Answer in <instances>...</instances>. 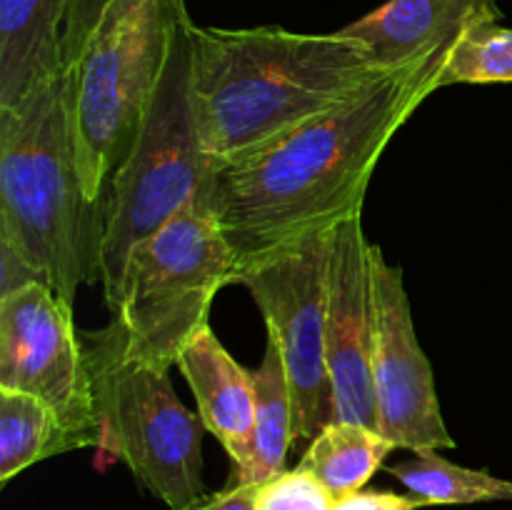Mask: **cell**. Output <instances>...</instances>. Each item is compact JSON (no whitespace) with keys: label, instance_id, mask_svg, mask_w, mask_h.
<instances>
[{"label":"cell","instance_id":"20","mask_svg":"<svg viewBox=\"0 0 512 510\" xmlns=\"http://www.w3.org/2000/svg\"><path fill=\"white\" fill-rule=\"evenodd\" d=\"M335 495L303 465L265 480L255 490V510H333Z\"/></svg>","mask_w":512,"mask_h":510},{"label":"cell","instance_id":"6","mask_svg":"<svg viewBox=\"0 0 512 510\" xmlns=\"http://www.w3.org/2000/svg\"><path fill=\"white\" fill-rule=\"evenodd\" d=\"M190 25L178 30L165 73L148 105L138 140L110 178L103 283L110 313L118 310L125 265L138 243L195 203L210 175V160L198 135L190 85Z\"/></svg>","mask_w":512,"mask_h":510},{"label":"cell","instance_id":"1","mask_svg":"<svg viewBox=\"0 0 512 510\" xmlns=\"http://www.w3.org/2000/svg\"><path fill=\"white\" fill-rule=\"evenodd\" d=\"M440 90L430 68L388 70L340 108L250 158L210 170L198 205L245 263L363 213L390 140Z\"/></svg>","mask_w":512,"mask_h":510},{"label":"cell","instance_id":"2","mask_svg":"<svg viewBox=\"0 0 512 510\" xmlns=\"http://www.w3.org/2000/svg\"><path fill=\"white\" fill-rule=\"evenodd\" d=\"M388 70L360 40L335 33L190 25V85L210 165L260 153L348 103ZM210 168V170H213Z\"/></svg>","mask_w":512,"mask_h":510},{"label":"cell","instance_id":"21","mask_svg":"<svg viewBox=\"0 0 512 510\" xmlns=\"http://www.w3.org/2000/svg\"><path fill=\"white\" fill-rule=\"evenodd\" d=\"M110 0H70L63 25V63L65 68L75 63L83 53L85 43L93 35L95 25L103 18Z\"/></svg>","mask_w":512,"mask_h":510},{"label":"cell","instance_id":"10","mask_svg":"<svg viewBox=\"0 0 512 510\" xmlns=\"http://www.w3.org/2000/svg\"><path fill=\"white\" fill-rule=\"evenodd\" d=\"M373 278V373L378 430L395 448L450 450L455 440L445 425L433 368L413 325L403 268L388 263L370 243Z\"/></svg>","mask_w":512,"mask_h":510},{"label":"cell","instance_id":"24","mask_svg":"<svg viewBox=\"0 0 512 510\" xmlns=\"http://www.w3.org/2000/svg\"><path fill=\"white\" fill-rule=\"evenodd\" d=\"M255 490L258 485L235 483L220 493H205L185 510H255Z\"/></svg>","mask_w":512,"mask_h":510},{"label":"cell","instance_id":"19","mask_svg":"<svg viewBox=\"0 0 512 510\" xmlns=\"http://www.w3.org/2000/svg\"><path fill=\"white\" fill-rule=\"evenodd\" d=\"M458 83H512V28L480 23L463 35L440 73V88Z\"/></svg>","mask_w":512,"mask_h":510},{"label":"cell","instance_id":"11","mask_svg":"<svg viewBox=\"0 0 512 510\" xmlns=\"http://www.w3.org/2000/svg\"><path fill=\"white\" fill-rule=\"evenodd\" d=\"M328 348L333 423H360L378 430L373 373V278L363 213L330 230L328 245ZM380 433V430H378Z\"/></svg>","mask_w":512,"mask_h":510},{"label":"cell","instance_id":"7","mask_svg":"<svg viewBox=\"0 0 512 510\" xmlns=\"http://www.w3.org/2000/svg\"><path fill=\"white\" fill-rule=\"evenodd\" d=\"M235 265L223 230L198 200L135 245L113 313L128 358L158 370L178 365L185 345L208 328L210 305Z\"/></svg>","mask_w":512,"mask_h":510},{"label":"cell","instance_id":"15","mask_svg":"<svg viewBox=\"0 0 512 510\" xmlns=\"http://www.w3.org/2000/svg\"><path fill=\"white\" fill-rule=\"evenodd\" d=\"M255 378V423L250 443L243 458L233 463L235 483L260 485L275 475L285 473L288 450L295 440V410L293 390H290L288 370L280 355L278 343L268 338L260 368L253 370Z\"/></svg>","mask_w":512,"mask_h":510},{"label":"cell","instance_id":"22","mask_svg":"<svg viewBox=\"0 0 512 510\" xmlns=\"http://www.w3.org/2000/svg\"><path fill=\"white\" fill-rule=\"evenodd\" d=\"M30 283L48 285V278L13 240L0 235V298Z\"/></svg>","mask_w":512,"mask_h":510},{"label":"cell","instance_id":"16","mask_svg":"<svg viewBox=\"0 0 512 510\" xmlns=\"http://www.w3.org/2000/svg\"><path fill=\"white\" fill-rule=\"evenodd\" d=\"M83 448L48 403L30 393L0 388V483L30 465Z\"/></svg>","mask_w":512,"mask_h":510},{"label":"cell","instance_id":"12","mask_svg":"<svg viewBox=\"0 0 512 510\" xmlns=\"http://www.w3.org/2000/svg\"><path fill=\"white\" fill-rule=\"evenodd\" d=\"M500 20L498 0H388L340 33L360 40L383 70L420 65L443 73L470 28Z\"/></svg>","mask_w":512,"mask_h":510},{"label":"cell","instance_id":"23","mask_svg":"<svg viewBox=\"0 0 512 510\" xmlns=\"http://www.w3.org/2000/svg\"><path fill=\"white\" fill-rule=\"evenodd\" d=\"M428 508V500L418 495H400L390 490H355L335 498L333 510H418Z\"/></svg>","mask_w":512,"mask_h":510},{"label":"cell","instance_id":"3","mask_svg":"<svg viewBox=\"0 0 512 510\" xmlns=\"http://www.w3.org/2000/svg\"><path fill=\"white\" fill-rule=\"evenodd\" d=\"M108 198L85 193L65 70L0 108V235L68 305L80 285L100 278Z\"/></svg>","mask_w":512,"mask_h":510},{"label":"cell","instance_id":"5","mask_svg":"<svg viewBox=\"0 0 512 510\" xmlns=\"http://www.w3.org/2000/svg\"><path fill=\"white\" fill-rule=\"evenodd\" d=\"M93 383L98 450L123 460L138 485L170 510L205 495L203 420L175 395L168 370L128 358L118 325L80 333Z\"/></svg>","mask_w":512,"mask_h":510},{"label":"cell","instance_id":"4","mask_svg":"<svg viewBox=\"0 0 512 510\" xmlns=\"http://www.w3.org/2000/svg\"><path fill=\"white\" fill-rule=\"evenodd\" d=\"M185 20V0H110L65 68L80 175L93 200L108 198L105 183L133 150Z\"/></svg>","mask_w":512,"mask_h":510},{"label":"cell","instance_id":"13","mask_svg":"<svg viewBox=\"0 0 512 510\" xmlns=\"http://www.w3.org/2000/svg\"><path fill=\"white\" fill-rule=\"evenodd\" d=\"M178 368L195 395L205 430L220 440L233 463L243 458L255 423V378L228 353L218 335L200 330L183 348Z\"/></svg>","mask_w":512,"mask_h":510},{"label":"cell","instance_id":"17","mask_svg":"<svg viewBox=\"0 0 512 510\" xmlns=\"http://www.w3.org/2000/svg\"><path fill=\"white\" fill-rule=\"evenodd\" d=\"M390 450H395V445L378 430L335 420L310 440L300 465L340 498L363 490V485L383 468Z\"/></svg>","mask_w":512,"mask_h":510},{"label":"cell","instance_id":"8","mask_svg":"<svg viewBox=\"0 0 512 510\" xmlns=\"http://www.w3.org/2000/svg\"><path fill=\"white\" fill-rule=\"evenodd\" d=\"M333 230V228H330ZM318 230L283 248L238 263L230 285L253 295L288 370L295 410V440H313L333 423L328 348V245Z\"/></svg>","mask_w":512,"mask_h":510},{"label":"cell","instance_id":"18","mask_svg":"<svg viewBox=\"0 0 512 510\" xmlns=\"http://www.w3.org/2000/svg\"><path fill=\"white\" fill-rule=\"evenodd\" d=\"M388 473L428 505H473L490 500H512V480L488 470L455 465L440 450H420L415 458L390 465Z\"/></svg>","mask_w":512,"mask_h":510},{"label":"cell","instance_id":"14","mask_svg":"<svg viewBox=\"0 0 512 510\" xmlns=\"http://www.w3.org/2000/svg\"><path fill=\"white\" fill-rule=\"evenodd\" d=\"M70 0H0V108L58 78Z\"/></svg>","mask_w":512,"mask_h":510},{"label":"cell","instance_id":"9","mask_svg":"<svg viewBox=\"0 0 512 510\" xmlns=\"http://www.w3.org/2000/svg\"><path fill=\"white\" fill-rule=\"evenodd\" d=\"M0 388L48 403L83 448H98L93 383L73 305L30 283L0 298Z\"/></svg>","mask_w":512,"mask_h":510}]
</instances>
